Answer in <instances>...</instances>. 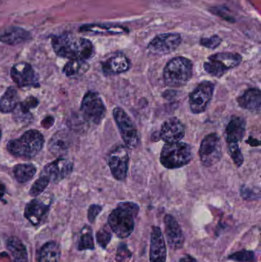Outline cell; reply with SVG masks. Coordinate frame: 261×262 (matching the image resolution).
<instances>
[{"label":"cell","instance_id":"6da1fadb","mask_svg":"<svg viewBox=\"0 0 261 262\" xmlns=\"http://www.w3.org/2000/svg\"><path fill=\"white\" fill-rule=\"evenodd\" d=\"M52 46L58 56L70 60L87 61L95 54L94 47L90 40L72 34L53 37Z\"/></svg>","mask_w":261,"mask_h":262},{"label":"cell","instance_id":"7a4b0ae2","mask_svg":"<svg viewBox=\"0 0 261 262\" xmlns=\"http://www.w3.org/2000/svg\"><path fill=\"white\" fill-rule=\"evenodd\" d=\"M139 211V206L133 202L119 203L109 215V227L118 238H128L134 230L135 219Z\"/></svg>","mask_w":261,"mask_h":262},{"label":"cell","instance_id":"3957f363","mask_svg":"<svg viewBox=\"0 0 261 262\" xmlns=\"http://www.w3.org/2000/svg\"><path fill=\"white\" fill-rule=\"evenodd\" d=\"M44 138L41 133L36 130L26 131L19 138L8 142V152L17 157L32 159L38 155L44 146Z\"/></svg>","mask_w":261,"mask_h":262},{"label":"cell","instance_id":"277c9868","mask_svg":"<svg viewBox=\"0 0 261 262\" xmlns=\"http://www.w3.org/2000/svg\"><path fill=\"white\" fill-rule=\"evenodd\" d=\"M193 75V62L185 57H176L164 68V83L170 88L182 87L191 80Z\"/></svg>","mask_w":261,"mask_h":262},{"label":"cell","instance_id":"5b68a950","mask_svg":"<svg viewBox=\"0 0 261 262\" xmlns=\"http://www.w3.org/2000/svg\"><path fill=\"white\" fill-rule=\"evenodd\" d=\"M193 158L191 146L183 142L165 143L161 150L160 162L167 169H179L188 164Z\"/></svg>","mask_w":261,"mask_h":262},{"label":"cell","instance_id":"8992f818","mask_svg":"<svg viewBox=\"0 0 261 262\" xmlns=\"http://www.w3.org/2000/svg\"><path fill=\"white\" fill-rule=\"evenodd\" d=\"M242 61V55L231 52H220L208 58L204 64V69L208 75L221 78L227 72L237 67Z\"/></svg>","mask_w":261,"mask_h":262},{"label":"cell","instance_id":"52a82bcc","mask_svg":"<svg viewBox=\"0 0 261 262\" xmlns=\"http://www.w3.org/2000/svg\"><path fill=\"white\" fill-rule=\"evenodd\" d=\"M81 112L87 122L95 125L101 124L105 117L106 107L99 94L87 92L81 101Z\"/></svg>","mask_w":261,"mask_h":262},{"label":"cell","instance_id":"ba28073f","mask_svg":"<svg viewBox=\"0 0 261 262\" xmlns=\"http://www.w3.org/2000/svg\"><path fill=\"white\" fill-rule=\"evenodd\" d=\"M113 115L125 146L130 149H135L139 144V137L134 123L125 111L121 107H115Z\"/></svg>","mask_w":261,"mask_h":262},{"label":"cell","instance_id":"9c48e42d","mask_svg":"<svg viewBox=\"0 0 261 262\" xmlns=\"http://www.w3.org/2000/svg\"><path fill=\"white\" fill-rule=\"evenodd\" d=\"M201 163L205 167H211L220 161L222 157V142L216 133L205 136L199 151Z\"/></svg>","mask_w":261,"mask_h":262},{"label":"cell","instance_id":"30bf717a","mask_svg":"<svg viewBox=\"0 0 261 262\" xmlns=\"http://www.w3.org/2000/svg\"><path fill=\"white\" fill-rule=\"evenodd\" d=\"M130 156L127 147L119 145L110 151L107 156V164L113 177L118 181H124L128 173Z\"/></svg>","mask_w":261,"mask_h":262},{"label":"cell","instance_id":"8fae6325","mask_svg":"<svg viewBox=\"0 0 261 262\" xmlns=\"http://www.w3.org/2000/svg\"><path fill=\"white\" fill-rule=\"evenodd\" d=\"M215 84L211 81L201 82L189 95L190 110L193 114L203 113L212 100Z\"/></svg>","mask_w":261,"mask_h":262},{"label":"cell","instance_id":"7c38bea8","mask_svg":"<svg viewBox=\"0 0 261 262\" xmlns=\"http://www.w3.org/2000/svg\"><path fill=\"white\" fill-rule=\"evenodd\" d=\"M182 43V37L177 33H164L155 37L149 43V52L153 55H165L176 51Z\"/></svg>","mask_w":261,"mask_h":262},{"label":"cell","instance_id":"4fadbf2b","mask_svg":"<svg viewBox=\"0 0 261 262\" xmlns=\"http://www.w3.org/2000/svg\"><path fill=\"white\" fill-rule=\"evenodd\" d=\"M10 75L18 87H40L38 75L29 63H17L12 66Z\"/></svg>","mask_w":261,"mask_h":262},{"label":"cell","instance_id":"5bb4252c","mask_svg":"<svg viewBox=\"0 0 261 262\" xmlns=\"http://www.w3.org/2000/svg\"><path fill=\"white\" fill-rule=\"evenodd\" d=\"M73 171V163L70 160L58 157L55 161L48 163L40 175L46 177L50 183H58L70 176Z\"/></svg>","mask_w":261,"mask_h":262},{"label":"cell","instance_id":"9a60e30c","mask_svg":"<svg viewBox=\"0 0 261 262\" xmlns=\"http://www.w3.org/2000/svg\"><path fill=\"white\" fill-rule=\"evenodd\" d=\"M165 238L159 226H153L150 233V262H167Z\"/></svg>","mask_w":261,"mask_h":262},{"label":"cell","instance_id":"2e32d148","mask_svg":"<svg viewBox=\"0 0 261 262\" xmlns=\"http://www.w3.org/2000/svg\"><path fill=\"white\" fill-rule=\"evenodd\" d=\"M165 233L169 246L173 250H179L183 247L184 236L182 229L176 219L170 214L164 218Z\"/></svg>","mask_w":261,"mask_h":262},{"label":"cell","instance_id":"e0dca14e","mask_svg":"<svg viewBox=\"0 0 261 262\" xmlns=\"http://www.w3.org/2000/svg\"><path fill=\"white\" fill-rule=\"evenodd\" d=\"M185 127L180 120L172 118L162 124L160 137L165 143H176L185 137Z\"/></svg>","mask_w":261,"mask_h":262},{"label":"cell","instance_id":"ac0fdd59","mask_svg":"<svg viewBox=\"0 0 261 262\" xmlns=\"http://www.w3.org/2000/svg\"><path fill=\"white\" fill-rule=\"evenodd\" d=\"M101 66L104 75L110 76L127 72L130 68V61L124 54L117 52L103 61Z\"/></svg>","mask_w":261,"mask_h":262},{"label":"cell","instance_id":"d6986e66","mask_svg":"<svg viewBox=\"0 0 261 262\" xmlns=\"http://www.w3.org/2000/svg\"><path fill=\"white\" fill-rule=\"evenodd\" d=\"M32 34L18 26H9L0 29V42L9 46H16L29 41Z\"/></svg>","mask_w":261,"mask_h":262},{"label":"cell","instance_id":"ffe728a7","mask_svg":"<svg viewBox=\"0 0 261 262\" xmlns=\"http://www.w3.org/2000/svg\"><path fill=\"white\" fill-rule=\"evenodd\" d=\"M49 209L50 204H46L39 199H35L26 205L24 215L32 225L38 226L45 218Z\"/></svg>","mask_w":261,"mask_h":262},{"label":"cell","instance_id":"44dd1931","mask_svg":"<svg viewBox=\"0 0 261 262\" xmlns=\"http://www.w3.org/2000/svg\"><path fill=\"white\" fill-rule=\"evenodd\" d=\"M72 136L66 130H59L52 136L49 140L48 148L49 152L58 157H62L67 154L72 146Z\"/></svg>","mask_w":261,"mask_h":262},{"label":"cell","instance_id":"7402d4cb","mask_svg":"<svg viewBox=\"0 0 261 262\" xmlns=\"http://www.w3.org/2000/svg\"><path fill=\"white\" fill-rule=\"evenodd\" d=\"M246 121L241 117L233 116L225 129V138L227 143L239 144L245 135Z\"/></svg>","mask_w":261,"mask_h":262},{"label":"cell","instance_id":"603a6c76","mask_svg":"<svg viewBox=\"0 0 261 262\" xmlns=\"http://www.w3.org/2000/svg\"><path fill=\"white\" fill-rule=\"evenodd\" d=\"M237 102L242 108L259 113L261 107V92L256 88L247 89L239 98Z\"/></svg>","mask_w":261,"mask_h":262},{"label":"cell","instance_id":"cb8c5ba5","mask_svg":"<svg viewBox=\"0 0 261 262\" xmlns=\"http://www.w3.org/2000/svg\"><path fill=\"white\" fill-rule=\"evenodd\" d=\"M39 102L36 98L29 97L22 102H19L16 108L14 110V118L18 123H28L32 119V115L30 110L35 108Z\"/></svg>","mask_w":261,"mask_h":262},{"label":"cell","instance_id":"d4e9b609","mask_svg":"<svg viewBox=\"0 0 261 262\" xmlns=\"http://www.w3.org/2000/svg\"><path fill=\"white\" fill-rule=\"evenodd\" d=\"M19 104V96L16 89L9 87L3 95L0 97V112L9 114L14 112Z\"/></svg>","mask_w":261,"mask_h":262},{"label":"cell","instance_id":"484cf974","mask_svg":"<svg viewBox=\"0 0 261 262\" xmlns=\"http://www.w3.org/2000/svg\"><path fill=\"white\" fill-rule=\"evenodd\" d=\"M88 63L83 60H70L63 68L62 72L68 78L82 76L89 70Z\"/></svg>","mask_w":261,"mask_h":262},{"label":"cell","instance_id":"4316f807","mask_svg":"<svg viewBox=\"0 0 261 262\" xmlns=\"http://www.w3.org/2000/svg\"><path fill=\"white\" fill-rule=\"evenodd\" d=\"M7 249L13 256V262H28L26 247L17 237H10L8 239Z\"/></svg>","mask_w":261,"mask_h":262},{"label":"cell","instance_id":"83f0119b","mask_svg":"<svg viewBox=\"0 0 261 262\" xmlns=\"http://www.w3.org/2000/svg\"><path fill=\"white\" fill-rule=\"evenodd\" d=\"M61 250L59 246L55 242L46 243L39 254V262H59Z\"/></svg>","mask_w":261,"mask_h":262},{"label":"cell","instance_id":"f1b7e54d","mask_svg":"<svg viewBox=\"0 0 261 262\" xmlns=\"http://www.w3.org/2000/svg\"><path fill=\"white\" fill-rule=\"evenodd\" d=\"M36 172V167L31 163H21L13 168L14 177L19 183L30 181L35 177Z\"/></svg>","mask_w":261,"mask_h":262},{"label":"cell","instance_id":"f546056e","mask_svg":"<svg viewBox=\"0 0 261 262\" xmlns=\"http://www.w3.org/2000/svg\"><path fill=\"white\" fill-rule=\"evenodd\" d=\"M80 31L93 33L121 34L127 32V29L122 26L111 25H84L80 28Z\"/></svg>","mask_w":261,"mask_h":262},{"label":"cell","instance_id":"4dcf8cb0","mask_svg":"<svg viewBox=\"0 0 261 262\" xmlns=\"http://www.w3.org/2000/svg\"><path fill=\"white\" fill-rule=\"evenodd\" d=\"M78 249L81 251L94 249V242H93L91 229L90 228L85 227L83 229L81 238H80Z\"/></svg>","mask_w":261,"mask_h":262},{"label":"cell","instance_id":"1f68e13d","mask_svg":"<svg viewBox=\"0 0 261 262\" xmlns=\"http://www.w3.org/2000/svg\"><path fill=\"white\" fill-rule=\"evenodd\" d=\"M49 180L46 177L40 175L39 178L32 184L30 190H29V195L32 197L38 196L40 194L42 193L46 188L49 186Z\"/></svg>","mask_w":261,"mask_h":262},{"label":"cell","instance_id":"d6a6232c","mask_svg":"<svg viewBox=\"0 0 261 262\" xmlns=\"http://www.w3.org/2000/svg\"><path fill=\"white\" fill-rule=\"evenodd\" d=\"M228 145V154L232 159L234 165L238 168L241 167L244 163V156L238 143H229Z\"/></svg>","mask_w":261,"mask_h":262},{"label":"cell","instance_id":"836d02e7","mask_svg":"<svg viewBox=\"0 0 261 262\" xmlns=\"http://www.w3.org/2000/svg\"><path fill=\"white\" fill-rule=\"evenodd\" d=\"M97 242L101 248L105 249L111 241L112 232L108 227L105 226L103 229H100L96 235Z\"/></svg>","mask_w":261,"mask_h":262},{"label":"cell","instance_id":"e575fe53","mask_svg":"<svg viewBox=\"0 0 261 262\" xmlns=\"http://www.w3.org/2000/svg\"><path fill=\"white\" fill-rule=\"evenodd\" d=\"M228 259L238 262H252L254 260V252L244 249L229 255Z\"/></svg>","mask_w":261,"mask_h":262},{"label":"cell","instance_id":"d590c367","mask_svg":"<svg viewBox=\"0 0 261 262\" xmlns=\"http://www.w3.org/2000/svg\"><path fill=\"white\" fill-rule=\"evenodd\" d=\"M133 254L127 247L125 243H121L118 246L116 255V261L117 262H128L131 259Z\"/></svg>","mask_w":261,"mask_h":262},{"label":"cell","instance_id":"8d00e7d4","mask_svg":"<svg viewBox=\"0 0 261 262\" xmlns=\"http://www.w3.org/2000/svg\"><path fill=\"white\" fill-rule=\"evenodd\" d=\"M222 43V38L219 35H213L209 38H202L200 40L201 46L209 49H215L219 47Z\"/></svg>","mask_w":261,"mask_h":262},{"label":"cell","instance_id":"74e56055","mask_svg":"<svg viewBox=\"0 0 261 262\" xmlns=\"http://www.w3.org/2000/svg\"><path fill=\"white\" fill-rule=\"evenodd\" d=\"M102 206L100 205L93 204L89 207L88 212H87V218L90 223H93L96 220L101 211H102Z\"/></svg>","mask_w":261,"mask_h":262},{"label":"cell","instance_id":"f35d334b","mask_svg":"<svg viewBox=\"0 0 261 262\" xmlns=\"http://www.w3.org/2000/svg\"><path fill=\"white\" fill-rule=\"evenodd\" d=\"M54 122H55V120H54L52 117H48V118H44V119L41 121V125H42V127H44V128L48 129L53 125Z\"/></svg>","mask_w":261,"mask_h":262},{"label":"cell","instance_id":"ab89813d","mask_svg":"<svg viewBox=\"0 0 261 262\" xmlns=\"http://www.w3.org/2000/svg\"><path fill=\"white\" fill-rule=\"evenodd\" d=\"M179 262H197V261H196L194 257L191 256L189 255H185L182 258H181Z\"/></svg>","mask_w":261,"mask_h":262},{"label":"cell","instance_id":"60d3db41","mask_svg":"<svg viewBox=\"0 0 261 262\" xmlns=\"http://www.w3.org/2000/svg\"><path fill=\"white\" fill-rule=\"evenodd\" d=\"M6 192V186H5V185L0 181V199H3V197L4 196Z\"/></svg>","mask_w":261,"mask_h":262},{"label":"cell","instance_id":"b9f144b4","mask_svg":"<svg viewBox=\"0 0 261 262\" xmlns=\"http://www.w3.org/2000/svg\"><path fill=\"white\" fill-rule=\"evenodd\" d=\"M1 137H2V131H1V130H0V140H1Z\"/></svg>","mask_w":261,"mask_h":262}]
</instances>
